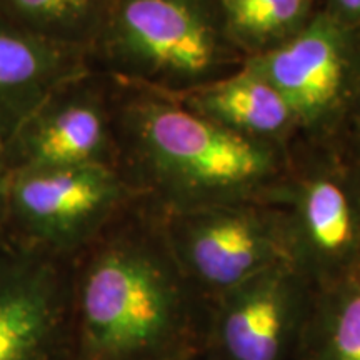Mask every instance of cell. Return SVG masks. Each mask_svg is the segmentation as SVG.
Wrapping results in <instances>:
<instances>
[{"label":"cell","mask_w":360,"mask_h":360,"mask_svg":"<svg viewBox=\"0 0 360 360\" xmlns=\"http://www.w3.org/2000/svg\"><path fill=\"white\" fill-rule=\"evenodd\" d=\"M209 302L160 219L119 220L72 259L69 360H170L202 352Z\"/></svg>","instance_id":"6da1fadb"},{"label":"cell","mask_w":360,"mask_h":360,"mask_svg":"<svg viewBox=\"0 0 360 360\" xmlns=\"http://www.w3.org/2000/svg\"><path fill=\"white\" fill-rule=\"evenodd\" d=\"M119 84L129 90L114 109L119 159L162 212L270 202L285 182L278 143L232 132L169 94Z\"/></svg>","instance_id":"7a4b0ae2"},{"label":"cell","mask_w":360,"mask_h":360,"mask_svg":"<svg viewBox=\"0 0 360 360\" xmlns=\"http://www.w3.org/2000/svg\"><path fill=\"white\" fill-rule=\"evenodd\" d=\"M94 52L119 82L170 96L231 75L238 58L219 0H112Z\"/></svg>","instance_id":"3957f363"},{"label":"cell","mask_w":360,"mask_h":360,"mask_svg":"<svg viewBox=\"0 0 360 360\" xmlns=\"http://www.w3.org/2000/svg\"><path fill=\"white\" fill-rule=\"evenodd\" d=\"M137 193L110 164L11 172L7 238L74 259L127 212Z\"/></svg>","instance_id":"277c9868"},{"label":"cell","mask_w":360,"mask_h":360,"mask_svg":"<svg viewBox=\"0 0 360 360\" xmlns=\"http://www.w3.org/2000/svg\"><path fill=\"white\" fill-rule=\"evenodd\" d=\"M169 249L207 302L262 270L290 264L282 210L270 202H238L162 212Z\"/></svg>","instance_id":"5b68a950"},{"label":"cell","mask_w":360,"mask_h":360,"mask_svg":"<svg viewBox=\"0 0 360 360\" xmlns=\"http://www.w3.org/2000/svg\"><path fill=\"white\" fill-rule=\"evenodd\" d=\"M281 94L297 125L323 134L360 98V29L332 13L312 15L294 37L242 64Z\"/></svg>","instance_id":"8992f818"},{"label":"cell","mask_w":360,"mask_h":360,"mask_svg":"<svg viewBox=\"0 0 360 360\" xmlns=\"http://www.w3.org/2000/svg\"><path fill=\"white\" fill-rule=\"evenodd\" d=\"M270 204L285 219L290 264L314 289L360 272V175L354 170L337 162L315 165L283 182Z\"/></svg>","instance_id":"52a82bcc"},{"label":"cell","mask_w":360,"mask_h":360,"mask_svg":"<svg viewBox=\"0 0 360 360\" xmlns=\"http://www.w3.org/2000/svg\"><path fill=\"white\" fill-rule=\"evenodd\" d=\"M314 287L292 264H278L209 302V360H294Z\"/></svg>","instance_id":"ba28073f"},{"label":"cell","mask_w":360,"mask_h":360,"mask_svg":"<svg viewBox=\"0 0 360 360\" xmlns=\"http://www.w3.org/2000/svg\"><path fill=\"white\" fill-rule=\"evenodd\" d=\"M72 259L0 242V360H69Z\"/></svg>","instance_id":"9c48e42d"},{"label":"cell","mask_w":360,"mask_h":360,"mask_svg":"<svg viewBox=\"0 0 360 360\" xmlns=\"http://www.w3.org/2000/svg\"><path fill=\"white\" fill-rule=\"evenodd\" d=\"M92 72L58 87L4 147L11 172L84 164L117 165L115 114Z\"/></svg>","instance_id":"30bf717a"},{"label":"cell","mask_w":360,"mask_h":360,"mask_svg":"<svg viewBox=\"0 0 360 360\" xmlns=\"http://www.w3.org/2000/svg\"><path fill=\"white\" fill-rule=\"evenodd\" d=\"M90 72L89 53L0 13V147L53 90Z\"/></svg>","instance_id":"8fae6325"},{"label":"cell","mask_w":360,"mask_h":360,"mask_svg":"<svg viewBox=\"0 0 360 360\" xmlns=\"http://www.w3.org/2000/svg\"><path fill=\"white\" fill-rule=\"evenodd\" d=\"M172 97L195 114L257 141L278 143L299 127L281 94L244 67Z\"/></svg>","instance_id":"7c38bea8"},{"label":"cell","mask_w":360,"mask_h":360,"mask_svg":"<svg viewBox=\"0 0 360 360\" xmlns=\"http://www.w3.org/2000/svg\"><path fill=\"white\" fill-rule=\"evenodd\" d=\"M294 360H360V272L314 289Z\"/></svg>","instance_id":"4fadbf2b"},{"label":"cell","mask_w":360,"mask_h":360,"mask_svg":"<svg viewBox=\"0 0 360 360\" xmlns=\"http://www.w3.org/2000/svg\"><path fill=\"white\" fill-rule=\"evenodd\" d=\"M227 39L245 58L287 42L312 19V0H219Z\"/></svg>","instance_id":"5bb4252c"},{"label":"cell","mask_w":360,"mask_h":360,"mask_svg":"<svg viewBox=\"0 0 360 360\" xmlns=\"http://www.w3.org/2000/svg\"><path fill=\"white\" fill-rule=\"evenodd\" d=\"M112 0H0V13L32 32L90 56Z\"/></svg>","instance_id":"9a60e30c"},{"label":"cell","mask_w":360,"mask_h":360,"mask_svg":"<svg viewBox=\"0 0 360 360\" xmlns=\"http://www.w3.org/2000/svg\"><path fill=\"white\" fill-rule=\"evenodd\" d=\"M8 187H11V170L0 147V242L7 238V210H8Z\"/></svg>","instance_id":"2e32d148"},{"label":"cell","mask_w":360,"mask_h":360,"mask_svg":"<svg viewBox=\"0 0 360 360\" xmlns=\"http://www.w3.org/2000/svg\"><path fill=\"white\" fill-rule=\"evenodd\" d=\"M327 12L350 25L360 24V0H330Z\"/></svg>","instance_id":"e0dca14e"},{"label":"cell","mask_w":360,"mask_h":360,"mask_svg":"<svg viewBox=\"0 0 360 360\" xmlns=\"http://www.w3.org/2000/svg\"><path fill=\"white\" fill-rule=\"evenodd\" d=\"M170 360H209L204 355V352H197V354H191V355H184V357H177V359H170Z\"/></svg>","instance_id":"ac0fdd59"},{"label":"cell","mask_w":360,"mask_h":360,"mask_svg":"<svg viewBox=\"0 0 360 360\" xmlns=\"http://www.w3.org/2000/svg\"><path fill=\"white\" fill-rule=\"evenodd\" d=\"M357 152H359V157H360V127H359V134H357Z\"/></svg>","instance_id":"d6986e66"},{"label":"cell","mask_w":360,"mask_h":360,"mask_svg":"<svg viewBox=\"0 0 360 360\" xmlns=\"http://www.w3.org/2000/svg\"><path fill=\"white\" fill-rule=\"evenodd\" d=\"M359 112V117H360V98H359V103H357V109H355Z\"/></svg>","instance_id":"ffe728a7"}]
</instances>
